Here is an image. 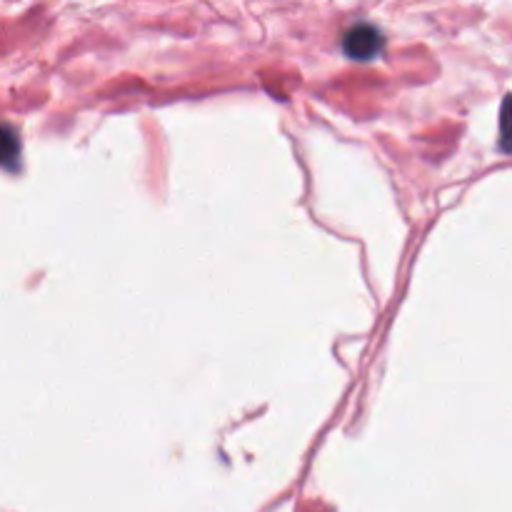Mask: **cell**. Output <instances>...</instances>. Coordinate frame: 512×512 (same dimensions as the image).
I'll list each match as a JSON object with an SVG mask.
<instances>
[{
  "label": "cell",
  "mask_w": 512,
  "mask_h": 512,
  "mask_svg": "<svg viewBox=\"0 0 512 512\" xmlns=\"http://www.w3.org/2000/svg\"><path fill=\"white\" fill-rule=\"evenodd\" d=\"M385 48V38L375 25L358 23L353 28L345 30L343 35V50L348 58L358 60V63H368L375 60Z\"/></svg>",
  "instance_id": "obj_1"
},
{
  "label": "cell",
  "mask_w": 512,
  "mask_h": 512,
  "mask_svg": "<svg viewBox=\"0 0 512 512\" xmlns=\"http://www.w3.org/2000/svg\"><path fill=\"white\" fill-rule=\"evenodd\" d=\"M18 153L20 143L15 138V133L10 128H5V125H0V165H8L10 168L18 160Z\"/></svg>",
  "instance_id": "obj_2"
}]
</instances>
